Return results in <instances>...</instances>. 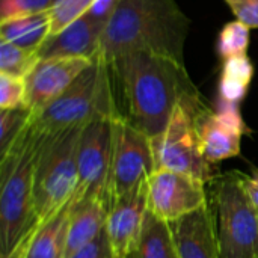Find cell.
Instances as JSON below:
<instances>
[{"label":"cell","mask_w":258,"mask_h":258,"mask_svg":"<svg viewBox=\"0 0 258 258\" xmlns=\"http://www.w3.org/2000/svg\"><path fill=\"white\" fill-rule=\"evenodd\" d=\"M54 0H0V20L50 9Z\"/></svg>","instance_id":"26"},{"label":"cell","mask_w":258,"mask_h":258,"mask_svg":"<svg viewBox=\"0 0 258 258\" xmlns=\"http://www.w3.org/2000/svg\"><path fill=\"white\" fill-rule=\"evenodd\" d=\"M44 135L30 122L0 157V258H8L35 228L33 175Z\"/></svg>","instance_id":"3"},{"label":"cell","mask_w":258,"mask_h":258,"mask_svg":"<svg viewBox=\"0 0 258 258\" xmlns=\"http://www.w3.org/2000/svg\"><path fill=\"white\" fill-rule=\"evenodd\" d=\"M83 127L44 135L33 175L35 227L45 224L74 197L77 189V151ZM35 230V228H33Z\"/></svg>","instance_id":"4"},{"label":"cell","mask_w":258,"mask_h":258,"mask_svg":"<svg viewBox=\"0 0 258 258\" xmlns=\"http://www.w3.org/2000/svg\"><path fill=\"white\" fill-rule=\"evenodd\" d=\"M107 207L104 201L91 198L80 203H73L67 231L65 258L74 255L77 251L94 242L106 228Z\"/></svg>","instance_id":"16"},{"label":"cell","mask_w":258,"mask_h":258,"mask_svg":"<svg viewBox=\"0 0 258 258\" xmlns=\"http://www.w3.org/2000/svg\"><path fill=\"white\" fill-rule=\"evenodd\" d=\"M30 122L27 107L0 110V157H3L21 138Z\"/></svg>","instance_id":"23"},{"label":"cell","mask_w":258,"mask_h":258,"mask_svg":"<svg viewBox=\"0 0 258 258\" xmlns=\"http://www.w3.org/2000/svg\"><path fill=\"white\" fill-rule=\"evenodd\" d=\"M94 0H54L48 9L51 18V36L82 18Z\"/></svg>","instance_id":"24"},{"label":"cell","mask_w":258,"mask_h":258,"mask_svg":"<svg viewBox=\"0 0 258 258\" xmlns=\"http://www.w3.org/2000/svg\"><path fill=\"white\" fill-rule=\"evenodd\" d=\"M154 172L151 138L133 127L121 115L113 118V144L106 194L109 209L124 195L136 189Z\"/></svg>","instance_id":"8"},{"label":"cell","mask_w":258,"mask_h":258,"mask_svg":"<svg viewBox=\"0 0 258 258\" xmlns=\"http://www.w3.org/2000/svg\"><path fill=\"white\" fill-rule=\"evenodd\" d=\"M242 183H243V187H245L249 200L252 201L254 207L258 210V169H254L251 172V175H243Z\"/></svg>","instance_id":"30"},{"label":"cell","mask_w":258,"mask_h":258,"mask_svg":"<svg viewBox=\"0 0 258 258\" xmlns=\"http://www.w3.org/2000/svg\"><path fill=\"white\" fill-rule=\"evenodd\" d=\"M50 36L51 18L48 9L0 20V39L18 47L39 51Z\"/></svg>","instance_id":"18"},{"label":"cell","mask_w":258,"mask_h":258,"mask_svg":"<svg viewBox=\"0 0 258 258\" xmlns=\"http://www.w3.org/2000/svg\"><path fill=\"white\" fill-rule=\"evenodd\" d=\"M118 115L156 138L165 132L175 107L201 98L184 63L148 51H132L104 60Z\"/></svg>","instance_id":"1"},{"label":"cell","mask_w":258,"mask_h":258,"mask_svg":"<svg viewBox=\"0 0 258 258\" xmlns=\"http://www.w3.org/2000/svg\"><path fill=\"white\" fill-rule=\"evenodd\" d=\"M254 79V65L246 56L231 57L224 60L219 77V101L237 104L245 100L251 82Z\"/></svg>","instance_id":"20"},{"label":"cell","mask_w":258,"mask_h":258,"mask_svg":"<svg viewBox=\"0 0 258 258\" xmlns=\"http://www.w3.org/2000/svg\"><path fill=\"white\" fill-rule=\"evenodd\" d=\"M39 60V51L27 50L0 39V73L27 79Z\"/></svg>","instance_id":"21"},{"label":"cell","mask_w":258,"mask_h":258,"mask_svg":"<svg viewBox=\"0 0 258 258\" xmlns=\"http://www.w3.org/2000/svg\"><path fill=\"white\" fill-rule=\"evenodd\" d=\"M180 258H221L213 209L206 204L171 224Z\"/></svg>","instance_id":"14"},{"label":"cell","mask_w":258,"mask_h":258,"mask_svg":"<svg viewBox=\"0 0 258 258\" xmlns=\"http://www.w3.org/2000/svg\"><path fill=\"white\" fill-rule=\"evenodd\" d=\"M209 106L201 98L180 103L163 133L151 138L154 171L169 169L192 175L204 183L216 180L213 166L204 159L197 132V118Z\"/></svg>","instance_id":"7"},{"label":"cell","mask_w":258,"mask_h":258,"mask_svg":"<svg viewBox=\"0 0 258 258\" xmlns=\"http://www.w3.org/2000/svg\"><path fill=\"white\" fill-rule=\"evenodd\" d=\"M115 115L118 113L98 115L80 132L77 151L79 178L73 203L97 198L106 204Z\"/></svg>","instance_id":"9"},{"label":"cell","mask_w":258,"mask_h":258,"mask_svg":"<svg viewBox=\"0 0 258 258\" xmlns=\"http://www.w3.org/2000/svg\"><path fill=\"white\" fill-rule=\"evenodd\" d=\"M70 213L71 201L45 224L35 227V230L26 236L23 240L26 243V258H65Z\"/></svg>","instance_id":"17"},{"label":"cell","mask_w":258,"mask_h":258,"mask_svg":"<svg viewBox=\"0 0 258 258\" xmlns=\"http://www.w3.org/2000/svg\"><path fill=\"white\" fill-rule=\"evenodd\" d=\"M242 177L228 172L215 180L213 213L221 258H258V210Z\"/></svg>","instance_id":"6"},{"label":"cell","mask_w":258,"mask_h":258,"mask_svg":"<svg viewBox=\"0 0 258 258\" xmlns=\"http://www.w3.org/2000/svg\"><path fill=\"white\" fill-rule=\"evenodd\" d=\"M206 186L192 175L157 169L148 177V210L172 224L209 204Z\"/></svg>","instance_id":"10"},{"label":"cell","mask_w":258,"mask_h":258,"mask_svg":"<svg viewBox=\"0 0 258 258\" xmlns=\"http://www.w3.org/2000/svg\"><path fill=\"white\" fill-rule=\"evenodd\" d=\"M27 107L26 79L0 73V110Z\"/></svg>","instance_id":"25"},{"label":"cell","mask_w":258,"mask_h":258,"mask_svg":"<svg viewBox=\"0 0 258 258\" xmlns=\"http://www.w3.org/2000/svg\"><path fill=\"white\" fill-rule=\"evenodd\" d=\"M190 20L175 0H118L106 24L98 57L110 60L148 51L184 63Z\"/></svg>","instance_id":"2"},{"label":"cell","mask_w":258,"mask_h":258,"mask_svg":"<svg viewBox=\"0 0 258 258\" xmlns=\"http://www.w3.org/2000/svg\"><path fill=\"white\" fill-rule=\"evenodd\" d=\"M70 258H115L106 228L94 242H91L89 245H86Z\"/></svg>","instance_id":"28"},{"label":"cell","mask_w":258,"mask_h":258,"mask_svg":"<svg viewBox=\"0 0 258 258\" xmlns=\"http://www.w3.org/2000/svg\"><path fill=\"white\" fill-rule=\"evenodd\" d=\"M118 113L107 65L97 57L74 83L39 113L30 116V125L44 135L85 127L95 116Z\"/></svg>","instance_id":"5"},{"label":"cell","mask_w":258,"mask_h":258,"mask_svg":"<svg viewBox=\"0 0 258 258\" xmlns=\"http://www.w3.org/2000/svg\"><path fill=\"white\" fill-rule=\"evenodd\" d=\"M200 148L212 166L240 154L242 138L248 127L240 113V106L218 100L216 109L207 107L197 118Z\"/></svg>","instance_id":"11"},{"label":"cell","mask_w":258,"mask_h":258,"mask_svg":"<svg viewBox=\"0 0 258 258\" xmlns=\"http://www.w3.org/2000/svg\"><path fill=\"white\" fill-rule=\"evenodd\" d=\"M249 27L239 20L227 23L218 36L216 51L219 57L224 60H228L231 57L237 56H246L248 47H249Z\"/></svg>","instance_id":"22"},{"label":"cell","mask_w":258,"mask_h":258,"mask_svg":"<svg viewBox=\"0 0 258 258\" xmlns=\"http://www.w3.org/2000/svg\"><path fill=\"white\" fill-rule=\"evenodd\" d=\"M104 29V23H100L85 14L57 35L50 36L39 48V56L41 59L88 57L95 60L100 53V42Z\"/></svg>","instance_id":"15"},{"label":"cell","mask_w":258,"mask_h":258,"mask_svg":"<svg viewBox=\"0 0 258 258\" xmlns=\"http://www.w3.org/2000/svg\"><path fill=\"white\" fill-rule=\"evenodd\" d=\"M236 18L249 29H258V0H224Z\"/></svg>","instance_id":"27"},{"label":"cell","mask_w":258,"mask_h":258,"mask_svg":"<svg viewBox=\"0 0 258 258\" xmlns=\"http://www.w3.org/2000/svg\"><path fill=\"white\" fill-rule=\"evenodd\" d=\"M92 63L94 59L88 57L41 59L26 79L27 109L30 110V116L39 113L60 94H63Z\"/></svg>","instance_id":"12"},{"label":"cell","mask_w":258,"mask_h":258,"mask_svg":"<svg viewBox=\"0 0 258 258\" xmlns=\"http://www.w3.org/2000/svg\"><path fill=\"white\" fill-rule=\"evenodd\" d=\"M8 258H26V243H21Z\"/></svg>","instance_id":"31"},{"label":"cell","mask_w":258,"mask_h":258,"mask_svg":"<svg viewBox=\"0 0 258 258\" xmlns=\"http://www.w3.org/2000/svg\"><path fill=\"white\" fill-rule=\"evenodd\" d=\"M116 5H118V0H94V3L91 5L89 11L86 14L91 18L107 24V21L110 20Z\"/></svg>","instance_id":"29"},{"label":"cell","mask_w":258,"mask_h":258,"mask_svg":"<svg viewBox=\"0 0 258 258\" xmlns=\"http://www.w3.org/2000/svg\"><path fill=\"white\" fill-rule=\"evenodd\" d=\"M127 258H180L171 224L147 210L139 239Z\"/></svg>","instance_id":"19"},{"label":"cell","mask_w":258,"mask_h":258,"mask_svg":"<svg viewBox=\"0 0 258 258\" xmlns=\"http://www.w3.org/2000/svg\"><path fill=\"white\" fill-rule=\"evenodd\" d=\"M148 210V180L121 197L107 213L106 233L115 258H127L135 248Z\"/></svg>","instance_id":"13"}]
</instances>
